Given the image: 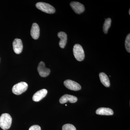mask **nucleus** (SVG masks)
I'll return each mask as SVG.
<instances>
[{"label": "nucleus", "instance_id": "11", "mask_svg": "<svg viewBox=\"0 0 130 130\" xmlns=\"http://www.w3.org/2000/svg\"><path fill=\"white\" fill-rule=\"evenodd\" d=\"M30 34L31 37L35 40H37L39 38L40 35V29L39 25L36 23H34L32 24Z\"/></svg>", "mask_w": 130, "mask_h": 130}, {"label": "nucleus", "instance_id": "5", "mask_svg": "<svg viewBox=\"0 0 130 130\" xmlns=\"http://www.w3.org/2000/svg\"><path fill=\"white\" fill-rule=\"evenodd\" d=\"M64 85L67 88L71 90L78 91L81 89V87L79 84L71 79H67L64 81Z\"/></svg>", "mask_w": 130, "mask_h": 130}, {"label": "nucleus", "instance_id": "2", "mask_svg": "<svg viewBox=\"0 0 130 130\" xmlns=\"http://www.w3.org/2000/svg\"><path fill=\"white\" fill-rule=\"evenodd\" d=\"M73 53L74 57L77 60L81 61L84 60L85 55L83 48L81 45L78 44L74 45Z\"/></svg>", "mask_w": 130, "mask_h": 130}, {"label": "nucleus", "instance_id": "19", "mask_svg": "<svg viewBox=\"0 0 130 130\" xmlns=\"http://www.w3.org/2000/svg\"><path fill=\"white\" fill-rule=\"evenodd\" d=\"M129 14L130 15V9L129 10Z\"/></svg>", "mask_w": 130, "mask_h": 130}, {"label": "nucleus", "instance_id": "14", "mask_svg": "<svg viewBox=\"0 0 130 130\" xmlns=\"http://www.w3.org/2000/svg\"><path fill=\"white\" fill-rule=\"evenodd\" d=\"M100 81L104 86L106 87H109L110 85V81L108 77L106 74L103 72H101L99 74Z\"/></svg>", "mask_w": 130, "mask_h": 130}, {"label": "nucleus", "instance_id": "1", "mask_svg": "<svg viewBox=\"0 0 130 130\" xmlns=\"http://www.w3.org/2000/svg\"><path fill=\"white\" fill-rule=\"evenodd\" d=\"M12 118L9 114H2L0 117V127L4 130L9 129L11 125Z\"/></svg>", "mask_w": 130, "mask_h": 130}, {"label": "nucleus", "instance_id": "9", "mask_svg": "<svg viewBox=\"0 0 130 130\" xmlns=\"http://www.w3.org/2000/svg\"><path fill=\"white\" fill-rule=\"evenodd\" d=\"M47 90L43 89L37 91L32 96V100L35 102H38L41 100L47 94Z\"/></svg>", "mask_w": 130, "mask_h": 130}, {"label": "nucleus", "instance_id": "13", "mask_svg": "<svg viewBox=\"0 0 130 130\" xmlns=\"http://www.w3.org/2000/svg\"><path fill=\"white\" fill-rule=\"evenodd\" d=\"M96 113L101 115H112L113 112L112 109L108 108L101 107L98 108L96 111Z\"/></svg>", "mask_w": 130, "mask_h": 130}, {"label": "nucleus", "instance_id": "8", "mask_svg": "<svg viewBox=\"0 0 130 130\" xmlns=\"http://www.w3.org/2000/svg\"><path fill=\"white\" fill-rule=\"evenodd\" d=\"M13 47L15 53L18 54L21 53L23 49V44L21 40L18 38L14 39L13 42Z\"/></svg>", "mask_w": 130, "mask_h": 130}, {"label": "nucleus", "instance_id": "3", "mask_svg": "<svg viewBox=\"0 0 130 130\" xmlns=\"http://www.w3.org/2000/svg\"><path fill=\"white\" fill-rule=\"evenodd\" d=\"M36 7L42 11L48 14H53L55 12V9L53 6L45 3H38L36 4Z\"/></svg>", "mask_w": 130, "mask_h": 130}, {"label": "nucleus", "instance_id": "12", "mask_svg": "<svg viewBox=\"0 0 130 130\" xmlns=\"http://www.w3.org/2000/svg\"><path fill=\"white\" fill-rule=\"evenodd\" d=\"M58 37L60 39L59 45L61 48H64L66 46L67 41V36L66 33L63 31L58 32Z\"/></svg>", "mask_w": 130, "mask_h": 130}, {"label": "nucleus", "instance_id": "15", "mask_svg": "<svg viewBox=\"0 0 130 130\" xmlns=\"http://www.w3.org/2000/svg\"><path fill=\"white\" fill-rule=\"evenodd\" d=\"M111 19L110 18H107L105 20V23L103 26V30L105 34L107 33L108 29L111 26Z\"/></svg>", "mask_w": 130, "mask_h": 130}, {"label": "nucleus", "instance_id": "6", "mask_svg": "<svg viewBox=\"0 0 130 130\" xmlns=\"http://www.w3.org/2000/svg\"><path fill=\"white\" fill-rule=\"evenodd\" d=\"M37 70L40 76L42 77H46L50 73V69L46 67L45 63L43 61H41L39 63Z\"/></svg>", "mask_w": 130, "mask_h": 130}, {"label": "nucleus", "instance_id": "16", "mask_svg": "<svg viewBox=\"0 0 130 130\" xmlns=\"http://www.w3.org/2000/svg\"><path fill=\"white\" fill-rule=\"evenodd\" d=\"M125 49L128 53H130V34H128L125 40Z\"/></svg>", "mask_w": 130, "mask_h": 130}, {"label": "nucleus", "instance_id": "17", "mask_svg": "<svg viewBox=\"0 0 130 130\" xmlns=\"http://www.w3.org/2000/svg\"><path fill=\"white\" fill-rule=\"evenodd\" d=\"M62 130H76L74 125L71 124H66L62 127Z\"/></svg>", "mask_w": 130, "mask_h": 130}, {"label": "nucleus", "instance_id": "18", "mask_svg": "<svg viewBox=\"0 0 130 130\" xmlns=\"http://www.w3.org/2000/svg\"><path fill=\"white\" fill-rule=\"evenodd\" d=\"M29 130H41V128L40 126L34 125L31 126Z\"/></svg>", "mask_w": 130, "mask_h": 130}, {"label": "nucleus", "instance_id": "4", "mask_svg": "<svg viewBox=\"0 0 130 130\" xmlns=\"http://www.w3.org/2000/svg\"><path fill=\"white\" fill-rule=\"evenodd\" d=\"M28 88V84L25 82H20L13 86L12 89V91L14 94L19 95L25 92Z\"/></svg>", "mask_w": 130, "mask_h": 130}, {"label": "nucleus", "instance_id": "10", "mask_svg": "<svg viewBox=\"0 0 130 130\" xmlns=\"http://www.w3.org/2000/svg\"><path fill=\"white\" fill-rule=\"evenodd\" d=\"M77 100L76 96L69 94H65L60 98L59 102L61 104H64L68 101L71 103H74L76 102Z\"/></svg>", "mask_w": 130, "mask_h": 130}, {"label": "nucleus", "instance_id": "7", "mask_svg": "<svg viewBox=\"0 0 130 130\" xmlns=\"http://www.w3.org/2000/svg\"><path fill=\"white\" fill-rule=\"evenodd\" d=\"M70 6L73 11L77 14H81L85 10L84 5L77 2H72L70 3Z\"/></svg>", "mask_w": 130, "mask_h": 130}]
</instances>
